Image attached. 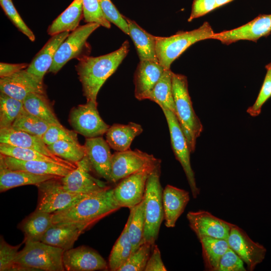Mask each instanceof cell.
I'll list each match as a JSON object with an SVG mask.
<instances>
[{
    "instance_id": "cell-1",
    "label": "cell",
    "mask_w": 271,
    "mask_h": 271,
    "mask_svg": "<svg viewBox=\"0 0 271 271\" xmlns=\"http://www.w3.org/2000/svg\"><path fill=\"white\" fill-rule=\"evenodd\" d=\"M129 49L128 41L117 50L98 57L84 55L78 58L75 69L86 101L97 102L98 93L106 80L115 72Z\"/></svg>"
},
{
    "instance_id": "cell-2",
    "label": "cell",
    "mask_w": 271,
    "mask_h": 271,
    "mask_svg": "<svg viewBox=\"0 0 271 271\" xmlns=\"http://www.w3.org/2000/svg\"><path fill=\"white\" fill-rule=\"evenodd\" d=\"M121 207L116 201L113 189L87 195L72 206L52 214L53 223H71L90 228L100 220Z\"/></svg>"
},
{
    "instance_id": "cell-3",
    "label": "cell",
    "mask_w": 271,
    "mask_h": 271,
    "mask_svg": "<svg viewBox=\"0 0 271 271\" xmlns=\"http://www.w3.org/2000/svg\"><path fill=\"white\" fill-rule=\"evenodd\" d=\"M172 91L175 105V115L187 141L191 153L195 150L196 140L203 126L193 109L189 95L187 77L172 73Z\"/></svg>"
},
{
    "instance_id": "cell-4",
    "label": "cell",
    "mask_w": 271,
    "mask_h": 271,
    "mask_svg": "<svg viewBox=\"0 0 271 271\" xmlns=\"http://www.w3.org/2000/svg\"><path fill=\"white\" fill-rule=\"evenodd\" d=\"M214 32L206 22L198 28L190 31H180L170 37H156V51L158 62L170 69L172 63L194 43L212 39Z\"/></svg>"
},
{
    "instance_id": "cell-5",
    "label": "cell",
    "mask_w": 271,
    "mask_h": 271,
    "mask_svg": "<svg viewBox=\"0 0 271 271\" xmlns=\"http://www.w3.org/2000/svg\"><path fill=\"white\" fill-rule=\"evenodd\" d=\"M161 165L156 167L147 180L145 195V224L143 243L152 245L157 240L161 224L164 220L162 200L163 190L160 183Z\"/></svg>"
},
{
    "instance_id": "cell-6",
    "label": "cell",
    "mask_w": 271,
    "mask_h": 271,
    "mask_svg": "<svg viewBox=\"0 0 271 271\" xmlns=\"http://www.w3.org/2000/svg\"><path fill=\"white\" fill-rule=\"evenodd\" d=\"M25 243L23 248L18 252L16 263L35 271L65 270L63 262L64 249L41 241H26Z\"/></svg>"
},
{
    "instance_id": "cell-7",
    "label": "cell",
    "mask_w": 271,
    "mask_h": 271,
    "mask_svg": "<svg viewBox=\"0 0 271 271\" xmlns=\"http://www.w3.org/2000/svg\"><path fill=\"white\" fill-rule=\"evenodd\" d=\"M60 178L49 179L36 186L39 193L36 211L53 214L72 206L88 195L66 190Z\"/></svg>"
},
{
    "instance_id": "cell-8",
    "label": "cell",
    "mask_w": 271,
    "mask_h": 271,
    "mask_svg": "<svg viewBox=\"0 0 271 271\" xmlns=\"http://www.w3.org/2000/svg\"><path fill=\"white\" fill-rule=\"evenodd\" d=\"M168 125L173 151L176 159L181 165L186 175L192 196L196 198L200 194L197 186L194 172L190 163V151L176 115L170 110L161 108Z\"/></svg>"
},
{
    "instance_id": "cell-9",
    "label": "cell",
    "mask_w": 271,
    "mask_h": 271,
    "mask_svg": "<svg viewBox=\"0 0 271 271\" xmlns=\"http://www.w3.org/2000/svg\"><path fill=\"white\" fill-rule=\"evenodd\" d=\"M97 102L86 101L85 104L73 107L69 114L68 121L73 130L86 138L101 137L109 126L100 117Z\"/></svg>"
},
{
    "instance_id": "cell-10",
    "label": "cell",
    "mask_w": 271,
    "mask_h": 271,
    "mask_svg": "<svg viewBox=\"0 0 271 271\" xmlns=\"http://www.w3.org/2000/svg\"><path fill=\"white\" fill-rule=\"evenodd\" d=\"M161 160L139 150L115 152L112 155L110 182L116 183L132 174L161 165Z\"/></svg>"
},
{
    "instance_id": "cell-11",
    "label": "cell",
    "mask_w": 271,
    "mask_h": 271,
    "mask_svg": "<svg viewBox=\"0 0 271 271\" xmlns=\"http://www.w3.org/2000/svg\"><path fill=\"white\" fill-rule=\"evenodd\" d=\"M100 26L95 23H86L69 33L58 48L48 72L56 74L69 60L83 56L88 38Z\"/></svg>"
},
{
    "instance_id": "cell-12",
    "label": "cell",
    "mask_w": 271,
    "mask_h": 271,
    "mask_svg": "<svg viewBox=\"0 0 271 271\" xmlns=\"http://www.w3.org/2000/svg\"><path fill=\"white\" fill-rule=\"evenodd\" d=\"M76 165V168L60 178L66 190L74 193L88 194L110 188L105 182L91 174L93 170L86 156L77 162Z\"/></svg>"
},
{
    "instance_id": "cell-13",
    "label": "cell",
    "mask_w": 271,
    "mask_h": 271,
    "mask_svg": "<svg viewBox=\"0 0 271 271\" xmlns=\"http://www.w3.org/2000/svg\"><path fill=\"white\" fill-rule=\"evenodd\" d=\"M159 166L146 168L120 180L113 191L115 199L121 207L130 209L144 200L148 177Z\"/></svg>"
},
{
    "instance_id": "cell-14",
    "label": "cell",
    "mask_w": 271,
    "mask_h": 271,
    "mask_svg": "<svg viewBox=\"0 0 271 271\" xmlns=\"http://www.w3.org/2000/svg\"><path fill=\"white\" fill-rule=\"evenodd\" d=\"M227 242L229 247L241 258L247 270L252 271L265 258L266 250L253 241L246 232L236 225H232Z\"/></svg>"
},
{
    "instance_id": "cell-15",
    "label": "cell",
    "mask_w": 271,
    "mask_h": 271,
    "mask_svg": "<svg viewBox=\"0 0 271 271\" xmlns=\"http://www.w3.org/2000/svg\"><path fill=\"white\" fill-rule=\"evenodd\" d=\"M271 32V14L259 15L252 21L238 28L214 33L212 39L229 45L239 40L256 42Z\"/></svg>"
},
{
    "instance_id": "cell-16",
    "label": "cell",
    "mask_w": 271,
    "mask_h": 271,
    "mask_svg": "<svg viewBox=\"0 0 271 271\" xmlns=\"http://www.w3.org/2000/svg\"><path fill=\"white\" fill-rule=\"evenodd\" d=\"M186 217L190 228L198 239L208 237L227 241L233 224L205 210L189 211Z\"/></svg>"
},
{
    "instance_id": "cell-17",
    "label": "cell",
    "mask_w": 271,
    "mask_h": 271,
    "mask_svg": "<svg viewBox=\"0 0 271 271\" xmlns=\"http://www.w3.org/2000/svg\"><path fill=\"white\" fill-rule=\"evenodd\" d=\"M0 90L1 92L22 101L32 93L46 94L43 81L26 69L1 78Z\"/></svg>"
},
{
    "instance_id": "cell-18",
    "label": "cell",
    "mask_w": 271,
    "mask_h": 271,
    "mask_svg": "<svg viewBox=\"0 0 271 271\" xmlns=\"http://www.w3.org/2000/svg\"><path fill=\"white\" fill-rule=\"evenodd\" d=\"M63 262L67 271H94L108 269V263L98 252L84 245L65 250Z\"/></svg>"
},
{
    "instance_id": "cell-19",
    "label": "cell",
    "mask_w": 271,
    "mask_h": 271,
    "mask_svg": "<svg viewBox=\"0 0 271 271\" xmlns=\"http://www.w3.org/2000/svg\"><path fill=\"white\" fill-rule=\"evenodd\" d=\"M84 146L93 171L110 182L112 154L106 141L102 136L86 138Z\"/></svg>"
},
{
    "instance_id": "cell-20",
    "label": "cell",
    "mask_w": 271,
    "mask_h": 271,
    "mask_svg": "<svg viewBox=\"0 0 271 271\" xmlns=\"http://www.w3.org/2000/svg\"><path fill=\"white\" fill-rule=\"evenodd\" d=\"M165 70L158 61H140L134 75L136 98L139 100L147 99Z\"/></svg>"
},
{
    "instance_id": "cell-21",
    "label": "cell",
    "mask_w": 271,
    "mask_h": 271,
    "mask_svg": "<svg viewBox=\"0 0 271 271\" xmlns=\"http://www.w3.org/2000/svg\"><path fill=\"white\" fill-rule=\"evenodd\" d=\"M0 143L31 149L64 163L71 165L76 164L54 155L48 149L47 145L41 138L16 129L12 126L0 129Z\"/></svg>"
},
{
    "instance_id": "cell-22",
    "label": "cell",
    "mask_w": 271,
    "mask_h": 271,
    "mask_svg": "<svg viewBox=\"0 0 271 271\" xmlns=\"http://www.w3.org/2000/svg\"><path fill=\"white\" fill-rule=\"evenodd\" d=\"M162 200L165 226L168 228L174 227L190 201L189 193L167 185L163 190Z\"/></svg>"
},
{
    "instance_id": "cell-23",
    "label": "cell",
    "mask_w": 271,
    "mask_h": 271,
    "mask_svg": "<svg viewBox=\"0 0 271 271\" xmlns=\"http://www.w3.org/2000/svg\"><path fill=\"white\" fill-rule=\"evenodd\" d=\"M87 229L77 223H53L41 241L66 250L73 248L79 236Z\"/></svg>"
},
{
    "instance_id": "cell-24",
    "label": "cell",
    "mask_w": 271,
    "mask_h": 271,
    "mask_svg": "<svg viewBox=\"0 0 271 271\" xmlns=\"http://www.w3.org/2000/svg\"><path fill=\"white\" fill-rule=\"evenodd\" d=\"M69 34V32H64L51 36L34 56L26 69L27 71L43 81L44 76L51 67L58 48Z\"/></svg>"
},
{
    "instance_id": "cell-25",
    "label": "cell",
    "mask_w": 271,
    "mask_h": 271,
    "mask_svg": "<svg viewBox=\"0 0 271 271\" xmlns=\"http://www.w3.org/2000/svg\"><path fill=\"white\" fill-rule=\"evenodd\" d=\"M52 175H38L28 172L13 170L9 168L0 156V192H4L15 187L38 184L54 178Z\"/></svg>"
},
{
    "instance_id": "cell-26",
    "label": "cell",
    "mask_w": 271,
    "mask_h": 271,
    "mask_svg": "<svg viewBox=\"0 0 271 271\" xmlns=\"http://www.w3.org/2000/svg\"><path fill=\"white\" fill-rule=\"evenodd\" d=\"M0 156L10 169L26 171L35 174L52 175L62 177L73 170L54 162L23 161L2 154Z\"/></svg>"
},
{
    "instance_id": "cell-27",
    "label": "cell",
    "mask_w": 271,
    "mask_h": 271,
    "mask_svg": "<svg viewBox=\"0 0 271 271\" xmlns=\"http://www.w3.org/2000/svg\"><path fill=\"white\" fill-rule=\"evenodd\" d=\"M143 131L142 126L137 123H114L109 126L106 131V141L109 147L115 151H124L130 149L133 139Z\"/></svg>"
},
{
    "instance_id": "cell-28",
    "label": "cell",
    "mask_w": 271,
    "mask_h": 271,
    "mask_svg": "<svg viewBox=\"0 0 271 271\" xmlns=\"http://www.w3.org/2000/svg\"><path fill=\"white\" fill-rule=\"evenodd\" d=\"M127 23L129 36L135 46L140 61H158L156 51V37L149 33L137 23L124 16Z\"/></svg>"
},
{
    "instance_id": "cell-29",
    "label": "cell",
    "mask_w": 271,
    "mask_h": 271,
    "mask_svg": "<svg viewBox=\"0 0 271 271\" xmlns=\"http://www.w3.org/2000/svg\"><path fill=\"white\" fill-rule=\"evenodd\" d=\"M83 17L82 0H74L68 7L49 26L47 33L51 36L64 32L73 31L78 27Z\"/></svg>"
},
{
    "instance_id": "cell-30",
    "label": "cell",
    "mask_w": 271,
    "mask_h": 271,
    "mask_svg": "<svg viewBox=\"0 0 271 271\" xmlns=\"http://www.w3.org/2000/svg\"><path fill=\"white\" fill-rule=\"evenodd\" d=\"M52 224V214L35 210L21 222L19 227L24 233V242L39 241Z\"/></svg>"
},
{
    "instance_id": "cell-31",
    "label": "cell",
    "mask_w": 271,
    "mask_h": 271,
    "mask_svg": "<svg viewBox=\"0 0 271 271\" xmlns=\"http://www.w3.org/2000/svg\"><path fill=\"white\" fill-rule=\"evenodd\" d=\"M24 108L29 113L50 124L62 125L55 114L46 94L32 93L23 101Z\"/></svg>"
},
{
    "instance_id": "cell-32",
    "label": "cell",
    "mask_w": 271,
    "mask_h": 271,
    "mask_svg": "<svg viewBox=\"0 0 271 271\" xmlns=\"http://www.w3.org/2000/svg\"><path fill=\"white\" fill-rule=\"evenodd\" d=\"M205 269L217 271L219 261L229 246L227 240L212 237L199 238Z\"/></svg>"
},
{
    "instance_id": "cell-33",
    "label": "cell",
    "mask_w": 271,
    "mask_h": 271,
    "mask_svg": "<svg viewBox=\"0 0 271 271\" xmlns=\"http://www.w3.org/2000/svg\"><path fill=\"white\" fill-rule=\"evenodd\" d=\"M171 69H166L155 85L147 99L157 103L159 106L172 111L175 114V105L173 91Z\"/></svg>"
},
{
    "instance_id": "cell-34",
    "label": "cell",
    "mask_w": 271,
    "mask_h": 271,
    "mask_svg": "<svg viewBox=\"0 0 271 271\" xmlns=\"http://www.w3.org/2000/svg\"><path fill=\"white\" fill-rule=\"evenodd\" d=\"M131 218L129 213L126 223L120 236L114 243L108 258V269L117 271L127 260L132 252V244L128 234V226Z\"/></svg>"
},
{
    "instance_id": "cell-35",
    "label": "cell",
    "mask_w": 271,
    "mask_h": 271,
    "mask_svg": "<svg viewBox=\"0 0 271 271\" xmlns=\"http://www.w3.org/2000/svg\"><path fill=\"white\" fill-rule=\"evenodd\" d=\"M0 153L5 156L23 161H40L54 162L72 169H74L77 167L76 164L71 165L64 163L36 150L21 148L5 143H0Z\"/></svg>"
},
{
    "instance_id": "cell-36",
    "label": "cell",
    "mask_w": 271,
    "mask_h": 271,
    "mask_svg": "<svg viewBox=\"0 0 271 271\" xmlns=\"http://www.w3.org/2000/svg\"><path fill=\"white\" fill-rule=\"evenodd\" d=\"M129 210L131 218L128 226V234L132 244V252L143 244L145 224V199Z\"/></svg>"
},
{
    "instance_id": "cell-37",
    "label": "cell",
    "mask_w": 271,
    "mask_h": 271,
    "mask_svg": "<svg viewBox=\"0 0 271 271\" xmlns=\"http://www.w3.org/2000/svg\"><path fill=\"white\" fill-rule=\"evenodd\" d=\"M50 124L29 113L24 108L17 116L12 127L42 138Z\"/></svg>"
},
{
    "instance_id": "cell-38",
    "label": "cell",
    "mask_w": 271,
    "mask_h": 271,
    "mask_svg": "<svg viewBox=\"0 0 271 271\" xmlns=\"http://www.w3.org/2000/svg\"><path fill=\"white\" fill-rule=\"evenodd\" d=\"M55 156L76 164L86 156L84 145L66 141H59L47 146Z\"/></svg>"
},
{
    "instance_id": "cell-39",
    "label": "cell",
    "mask_w": 271,
    "mask_h": 271,
    "mask_svg": "<svg viewBox=\"0 0 271 271\" xmlns=\"http://www.w3.org/2000/svg\"><path fill=\"white\" fill-rule=\"evenodd\" d=\"M23 109V101L1 92L0 129L12 126Z\"/></svg>"
},
{
    "instance_id": "cell-40",
    "label": "cell",
    "mask_w": 271,
    "mask_h": 271,
    "mask_svg": "<svg viewBox=\"0 0 271 271\" xmlns=\"http://www.w3.org/2000/svg\"><path fill=\"white\" fill-rule=\"evenodd\" d=\"M153 246L149 243L142 244L131 253L127 260L117 271H144Z\"/></svg>"
},
{
    "instance_id": "cell-41",
    "label": "cell",
    "mask_w": 271,
    "mask_h": 271,
    "mask_svg": "<svg viewBox=\"0 0 271 271\" xmlns=\"http://www.w3.org/2000/svg\"><path fill=\"white\" fill-rule=\"evenodd\" d=\"M83 18L86 23H95L107 29L111 28L110 23L105 18L98 0H82Z\"/></svg>"
},
{
    "instance_id": "cell-42",
    "label": "cell",
    "mask_w": 271,
    "mask_h": 271,
    "mask_svg": "<svg viewBox=\"0 0 271 271\" xmlns=\"http://www.w3.org/2000/svg\"><path fill=\"white\" fill-rule=\"evenodd\" d=\"M42 139L47 146L59 141L79 143L77 133L66 128L62 125L50 124Z\"/></svg>"
},
{
    "instance_id": "cell-43",
    "label": "cell",
    "mask_w": 271,
    "mask_h": 271,
    "mask_svg": "<svg viewBox=\"0 0 271 271\" xmlns=\"http://www.w3.org/2000/svg\"><path fill=\"white\" fill-rule=\"evenodd\" d=\"M21 244L13 246L8 243L1 237L0 241V270L16 271L17 263L15 260Z\"/></svg>"
},
{
    "instance_id": "cell-44",
    "label": "cell",
    "mask_w": 271,
    "mask_h": 271,
    "mask_svg": "<svg viewBox=\"0 0 271 271\" xmlns=\"http://www.w3.org/2000/svg\"><path fill=\"white\" fill-rule=\"evenodd\" d=\"M1 6L5 13L17 28L32 42L35 36L31 30L25 23L15 8L12 0H0Z\"/></svg>"
},
{
    "instance_id": "cell-45",
    "label": "cell",
    "mask_w": 271,
    "mask_h": 271,
    "mask_svg": "<svg viewBox=\"0 0 271 271\" xmlns=\"http://www.w3.org/2000/svg\"><path fill=\"white\" fill-rule=\"evenodd\" d=\"M266 73L258 96L254 104L247 109L251 116H258L261 112L262 105L271 97V63L266 66Z\"/></svg>"
},
{
    "instance_id": "cell-46",
    "label": "cell",
    "mask_w": 271,
    "mask_h": 271,
    "mask_svg": "<svg viewBox=\"0 0 271 271\" xmlns=\"http://www.w3.org/2000/svg\"><path fill=\"white\" fill-rule=\"evenodd\" d=\"M98 2L106 19L129 35L128 24L124 16L119 13L111 0H98Z\"/></svg>"
},
{
    "instance_id": "cell-47",
    "label": "cell",
    "mask_w": 271,
    "mask_h": 271,
    "mask_svg": "<svg viewBox=\"0 0 271 271\" xmlns=\"http://www.w3.org/2000/svg\"><path fill=\"white\" fill-rule=\"evenodd\" d=\"M244 262L230 247L221 257L217 271H245Z\"/></svg>"
},
{
    "instance_id": "cell-48",
    "label": "cell",
    "mask_w": 271,
    "mask_h": 271,
    "mask_svg": "<svg viewBox=\"0 0 271 271\" xmlns=\"http://www.w3.org/2000/svg\"><path fill=\"white\" fill-rule=\"evenodd\" d=\"M217 8L216 0H194L191 12L188 19L189 22L202 17Z\"/></svg>"
},
{
    "instance_id": "cell-49",
    "label": "cell",
    "mask_w": 271,
    "mask_h": 271,
    "mask_svg": "<svg viewBox=\"0 0 271 271\" xmlns=\"http://www.w3.org/2000/svg\"><path fill=\"white\" fill-rule=\"evenodd\" d=\"M167 270L162 259L160 250L158 246L155 244L153 246L151 253L144 271H166Z\"/></svg>"
},
{
    "instance_id": "cell-50",
    "label": "cell",
    "mask_w": 271,
    "mask_h": 271,
    "mask_svg": "<svg viewBox=\"0 0 271 271\" xmlns=\"http://www.w3.org/2000/svg\"><path fill=\"white\" fill-rule=\"evenodd\" d=\"M29 64L26 63L19 64H10L4 62L0 63L1 78L9 76L21 70L26 69Z\"/></svg>"
},
{
    "instance_id": "cell-51",
    "label": "cell",
    "mask_w": 271,
    "mask_h": 271,
    "mask_svg": "<svg viewBox=\"0 0 271 271\" xmlns=\"http://www.w3.org/2000/svg\"><path fill=\"white\" fill-rule=\"evenodd\" d=\"M233 0H216L217 8L221 7Z\"/></svg>"
}]
</instances>
